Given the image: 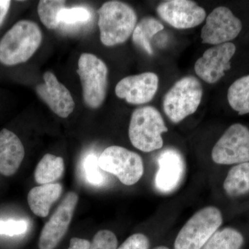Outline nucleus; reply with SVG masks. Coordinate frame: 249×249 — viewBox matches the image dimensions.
Instances as JSON below:
<instances>
[{"label":"nucleus","mask_w":249,"mask_h":249,"mask_svg":"<svg viewBox=\"0 0 249 249\" xmlns=\"http://www.w3.org/2000/svg\"><path fill=\"white\" fill-rule=\"evenodd\" d=\"M40 28L23 19L15 24L0 40V62L6 66L24 63L34 55L42 43Z\"/></svg>","instance_id":"f257e3e1"},{"label":"nucleus","mask_w":249,"mask_h":249,"mask_svg":"<svg viewBox=\"0 0 249 249\" xmlns=\"http://www.w3.org/2000/svg\"><path fill=\"white\" fill-rule=\"evenodd\" d=\"M98 13L100 38L103 45H120L133 34L137 24V15L129 5L120 1H107Z\"/></svg>","instance_id":"f03ea898"},{"label":"nucleus","mask_w":249,"mask_h":249,"mask_svg":"<svg viewBox=\"0 0 249 249\" xmlns=\"http://www.w3.org/2000/svg\"><path fill=\"white\" fill-rule=\"evenodd\" d=\"M168 132L160 111L152 106L137 108L132 112L129 126V138L134 147L150 152L163 145L162 134Z\"/></svg>","instance_id":"7ed1b4c3"},{"label":"nucleus","mask_w":249,"mask_h":249,"mask_svg":"<svg viewBox=\"0 0 249 249\" xmlns=\"http://www.w3.org/2000/svg\"><path fill=\"white\" fill-rule=\"evenodd\" d=\"M201 83L196 77L185 76L178 80L165 93L163 111L174 124H178L194 114L203 96Z\"/></svg>","instance_id":"20e7f679"},{"label":"nucleus","mask_w":249,"mask_h":249,"mask_svg":"<svg viewBox=\"0 0 249 249\" xmlns=\"http://www.w3.org/2000/svg\"><path fill=\"white\" fill-rule=\"evenodd\" d=\"M222 214L214 206H207L193 214L181 229L175 249H201L222 225Z\"/></svg>","instance_id":"39448f33"},{"label":"nucleus","mask_w":249,"mask_h":249,"mask_svg":"<svg viewBox=\"0 0 249 249\" xmlns=\"http://www.w3.org/2000/svg\"><path fill=\"white\" fill-rule=\"evenodd\" d=\"M77 73L80 77L85 104L90 108L101 107L107 94L108 68L106 64L92 53L81 54Z\"/></svg>","instance_id":"423d86ee"},{"label":"nucleus","mask_w":249,"mask_h":249,"mask_svg":"<svg viewBox=\"0 0 249 249\" xmlns=\"http://www.w3.org/2000/svg\"><path fill=\"white\" fill-rule=\"evenodd\" d=\"M98 163L103 171L115 175L125 186L138 182L144 173L141 156L117 145L105 149L98 158Z\"/></svg>","instance_id":"0eeeda50"},{"label":"nucleus","mask_w":249,"mask_h":249,"mask_svg":"<svg viewBox=\"0 0 249 249\" xmlns=\"http://www.w3.org/2000/svg\"><path fill=\"white\" fill-rule=\"evenodd\" d=\"M211 156L217 164L249 162V129L240 124L231 125L214 145Z\"/></svg>","instance_id":"6e6552de"},{"label":"nucleus","mask_w":249,"mask_h":249,"mask_svg":"<svg viewBox=\"0 0 249 249\" xmlns=\"http://www.w3.org/2000/svg\"><path fill=\"white\" fill-rule=\"evenodd\" d=\"M242 24L231 11L225 6L215 8L206 18L201 32L204 44L219 45L230 42L240 34Z\"/></svg>","instance_id":"1a4fd4ad"},{"label":"nucleus","mask_w":249,"mask_h":249,"mask_svg":"<svg viewBox=\"0 0 249 249\" xmlns=\"http://www.w3.org/2000/svg\"><path fill=\"white\" fill-rule=\"evenodd\" d=\"M78 202V196L70 192L53 215L46 223L41 232L38 246L40 249H54L67 233Z\"/></svg>","instance_id":"9d476101"},{"label":"nucleus","mask_w":249,"mask_h":249,"mask_svg":"<svg viewBox=\"0 0 249 249\" xmlns=\"http://www.w3.org/2000/svg\"><path fill=\"white\" fill-rule=\"evenodd\" d=\"M235 52V45L232 42L207 49L195 64L196 74L209 84L217 83L230 70L231 60Z\"/></svg>","instance_id":"9b49d317"},{"label":"nucleus","mask_w":249,"mask_h":249,"mask_svg":"<svg viewBox=\"0 0 249 249\" xmlns=\"http://www.w3.org/2000/svg\"><path fill=\"white\" fill-rule=\"evenodd\" d=\"M159 16L175 29H188L197 27L204 22L206 11L191 0H169L157 8Z\"/></svg>","instance_id":"f8f14e48"},{"label":"nucleus","mask_w":249,"mask_h":249,"mask_svg":"<svg viewBox=\"0 0 249 249\" xmlns=\"http://www.w3.org/2000/svg\"><path fill=\"white\" fill-rule=\"evenodd\" d=\"M159 169L155 185L157 191L164 194L173 193L182 183L186 163L181 152L173 147L165 149L158 157Z\"/></svg>","instance_id":"ddd939ff"},{"label":"nucleus","mask_w":249,"mask_h":249,"mask_svg":"<svg viewBox=\"0 0 249 249\" xmlns=\"http://www.w3.org/2000/svg\"><path fill=\"white\" fill-rule=\"evenodd\" d=\"M159 77L152 72L129 76L121 79L115 88L116 96L132 105L150 102L159 88Z\"/></svg>","instance_id":"4468645a"},{"label":"nucleus","mask_w":249,"mask_h":249,"mask_svg":"<svg viewBox=\"0 0 249 249\" xmlns=\"http://www.w3.org/2000/svg\"><path fill=\"white\" fill-rule=\"evenodd\" d=\"M43 79V83L36 86L37 96L56 115L64 119L68 117L75 108L71 93L52 71H46Z\"/></svg>","instance_id":"2eb2a0df"},{"label":"nucleus","mask_w":249,"mask_h":249,"mask_svg":"<svg viewBox=\"0 0 249 249\" xmlns=\"http://www.w3.org/2000/svg\"><path fill=\"white\" fill-rule=\"evenodd\" d=\"M25 155L24 145L19 137L7 129L0 132V173L6 177L15 175Z\"/></svg>","instance_id":"dca6fc26"},{"label":"nucleus","mask_w":249,"mask_h":249,"mask_svg":"<svg viewBox=\"0 0 249 249\" xmlns=\"http://www.w3.org/2000/svg\"><path fill=\"white\" fill-rule=\"evenodd\" d=\"M62 193V186L59 183L34 187L28 194V204L36 215L46 217L48 216L52 205L58 200Z\"/></svg>","instance_id":"f3484780"},{"label":"nucleus","mask_w":249,"mask_h":249,"mask_svg":"<svg viewBox=\"0 0 249 249\" xmlns=\"http://www.w3.org/2000/svg\"><path fill=\"white\" fill-rule=\"evenodd\" d=\"M164 29L162 23L152 17H145L136 25L132 34V40L148 55H153L151 41L154 36Z\"/></svg>","instance_id":"a211bd4d"},{"label":"nucleus","mask_w":249,"mask_h":249,"mask_svg":"<svg viewBox=\"0 0 249 249\" xmlns=\"http://www.w3.org/2000/svg\"><path fill=\"white\" fill-rule=\"evenodd\" d=\"M65 171V163L60 157L47 154L36 166L34 178L40 185L53 183L61 178Z\"/></svg>","instance_id":"6ab92c4d"},{"label":"nucleus","mask_w":249,"mask_h":249,"mask_svg":"<svg viewBox=\"0 0 249 249\" xmlns=\"http://www.w3.org/2000/svg\"><path fill=\"white\" fill-rule=\"evenodd\" d=\"M224 189L232 197L249 193V162L236 165L229 170L224 182Z\"/></svg>","instance_id":"aec40b11"},{"label":"nucleus","mask_w":249,"mask_h":249,"mask_svg":"<svg viewBox=\"0 0 249 249\" xmlns=\"http://www.w3.org/2000/svg\"><path fill=\"white\" fill-rule=\"evenodd\" d=\"M228 101L232 109L240 115L249 113V75L235 80L227 93Z\"/></svg>","instance_id":"412c9836"},{"label":"nucleus","mask_w":249,"mask_h":249,"mask_svg":"<svg viewBox=\"0 0 249 249\" xmlns=\"http://www.w3.org/2000/svg\"><path fill=\"white\" fill-rule=\"evenodd\" d=\"M244 237L238 231L227 227L217 231L201 249H240Z\"/></svg>","instance_id":"4be33fe9"},{"label":"nucleus","mask_w":249,"mask_h":249,"mask_svg":"<svg viewBox=\"0 0 249 249\" xmlns=\"http://www.w3.org/2000/svg\"><path fill=\"white\" fill-rule=\"evenodd\" d=\"M66 1L62 0H41L37 13L41 22L49 29H57L60 25L59 14L65 7Z\"/></svg>","instance_id":"5701e85b"},{"label":"nucleus","mask_w":249,"mask_h":249,"mask_svg":"<svg viewBox=\"0 0 249 249\" xmlns=\"http://www.w3.org/2000/svg\"><path fill=\"white\" fill-rule=\"evenodd\" d=\"M82 173L87 182L101 186L106 181V175L99 166L98 158L93 153L88 154L82 160Z\"/></svg>","instance_id":"b1692460"},{"label":"nucleus","mask_w":249,"mask_h":249,"mask_svg":"<svg viewBox=\"0 0 249 249\" xmlns=\"http://www.w3.org/2000/svg\"><path fill=\"white\" fill-rule=\"evenodd\" d=\"M89 10L83 6L72 8H64L58 16L60 23L67 24H75L76 23L88 22L91 19Z\"/></svg>","instance_id":"393cba45"},{"label":"nucleus","mask_w":249,"mask_h":249,"mask_svg":"<svg viewBox=\"0 0 249 249\" xmlns=\"http://www.w3.org/2000/svg\"><path fill=\"white\" fill-rule=\"evenodd\" d=\"M117 246V237L114 232L101 230L93 237L89 249H116Z\"/></svg>","instance_id":"a878e982"},{"label":"nucleus","mask_w":249,"mask_h":249,"mask_svg":"<svg viewBox=\"0 0 249 249\" xmlns=\"http://www.w3.org/2000/svg\"><path fill=\"white\" fill-rule=\"evenodd\" d=\"M28 223L24 220H0V235H19L27 232Z\"/></svg>","instance_id":"bb28decb"},{"label":"nucleus","mask_w":249,"mask_h":249,"mask_svg":"<svg viewBox=\"0 0 249 249\" xmlns=\"http://www.w3.org/2000/svg\"><path fill=\"white\" fill-rule=\"evenodd\" d=\"M150 242L148 238L142 233L129 236L124 243L116 249H148Z\"/></svg>","instance_id":"cd10ccee"},{"label":"nucleus","mask_w":249,"mask_h":249,"mask_svg":"<svg viewBox=\"0 0 249 249\" xmlns=\"http://www.w3.org/2000/svg\"><path fill=\"white\" fill-rule=\"evenodd\" d=\"M90 242L85 239L73 237L70 240V245L68 249H89Z\"/></svg>","instance_id":"c85d7f7f"},{"label":"nucleus","mask_w":249,"mask_h":249,"mask_svg":"<svg viewBox=\"0 0 249 249\" xmlns=\"http://www.w3.org/2000/svg\"><path fill=\"white\" fill-rule=\"evenodd\" d=\"M11 1L9 0H0V26L4 22L9 12Z\"/></svg>","instance_id":"c756f323"},{"label":"nucleus","mask_w":249,"mask_h":249,"mask_svg":"<svg viewBox=\"0 0 249 249\" xmlns=\"http://www.w3.org/2000/svg\"><path fill=\"white\" fill-rule=\"evenodd\" d=\"M153 249H168V247H163V246H160V247H156V248Z\"/></svg>","instance_id":"7c9ffc66"}]
</instances>
